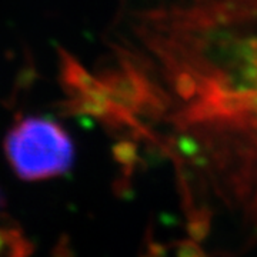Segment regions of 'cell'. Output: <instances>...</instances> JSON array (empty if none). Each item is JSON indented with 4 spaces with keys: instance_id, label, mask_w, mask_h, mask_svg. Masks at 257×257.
I'll return each mask as SVG.
<instances>
[{
    "instance_id": "cell-2",
    "label": "cell",
    "mask_w": 257,
    "mask_h": 257,
    "mask_svg": "<svg viewBox=\"0 0 257 257\" xmlns=\"http://www.w3.org/2000/svg\"><path fill=\"white\" fill-rule=\"evenodd\" d=\"M5 153L16 176L26 182L62 176L74 163V145L67 132L40 116H29L13 124L5 139Z\"/></svg>"
},
{
    "instance_id": "cell-1",
    "label": "cell",
    "mask_w": 257,
    "mask_h": 257,
    "mask_svg": "<svg viewBox=\"0 0 257 257\" xmlns=\"http://www.w3.org/2000/svg\"><path fill=\"white\" fill-rule=\"evenodd\" d=\"M146 20L186 230L207 240L224 224L244 253L257 246V0H175Z\"/></svg>"
},
{
    "instance_id": "cell-5",
    "label": "cell",
    "mask_w": 257,
    "mask_h": 257,
    "mask_svg": "<svg viewBox=\"0 0 257 257\" xmlns=\"http://www.w3.org/2000/svg\"><path fill=\"white\" fill-rule=\"evenodd\" d=\"M111 153H113V159L121 166L123 175L130 177L140 162L138 145L133 140H121L113 146Z\"/></svg>"
},
{
    "instance_id": "cell-4",
    "label": "cell",
    "mask_w": 257,
    "mask_h": 257,
    "mask_svg": "<svg viewBox=\"0 0 257 257\" xmlns=\"http://www.w3.org/2000/svg\"><path fill=\"white\" fill-rule=\"evenodd\" d=\"M33 251V244L29 241L23 231L15 226L0 224V256L23 257Z\"/></svg>"
},
{
    "instance_id": "cell-3",
    "label": "cell",
    "mask_w": 257,
    "mask_h": 257,
    "mask_svg": "<svg viewBox=\"0 0 257 257\" xmlns=\"http://www.w3.org/2000/svg\"><path fill=\"white\" fill-rule=\"evenodd\" d=\"M59 77L62 89L69 99L92 97L109 100L100 80L89 73L74 56L62 47L59 49Z\"/></svg>"
}]
</instances>
